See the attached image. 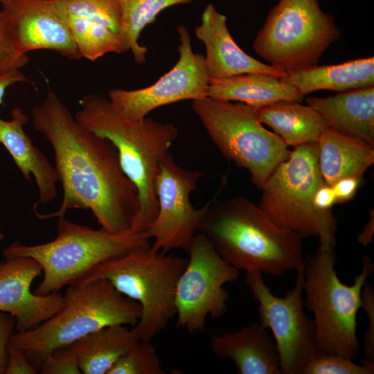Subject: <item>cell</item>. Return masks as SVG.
Here are the masks:
<instances>
[{"mask_svg": "<svg viewBox=\"0 0 374 374\" xmlns=\"http://www.w3.org/2000/svg\"><path fill=\"white\" fill-rule=\"evenodd\" d=\"M32 121L53 148L63 190L57 211L42 214L34 210L36 216L46 220L64 216L72 208L89 210L108 232L132 230L140 210L139 193L112 142L81 125L51 90L33 108Z\"/></svg>", "mask_w": 374, "mask_h": 374, "instance_id": "cell-1", "label": "cell"}, {"mask_svg": "<svg viewBox=\"0 0 374 374\" xmlns=\"http://www.w3.org/2000/svg\"><path fill=\"white\" fill-rule=\"evenodd\" d=\"M198 232L238 270L278 276L305 266L303 238L278 226L258 205L242 196L207 204Z\"/></svg>", "mask_w": 374, "mask_h": 374, "instance_id": "cell-2", "label": "cell"}, {"mask_svg": "<svg viewBox=\"0 0 374 374\" xmlns=\"http://www.w3.org/2000/svg\"><path fill=\"white\" fill-rule=\"evenodd\" d=\"M79 104L77 121L116 148L121 168L139 193L140 210L132 230L146 231L158 211L154 182L159 163L178 137L177 127L148 117L130 118L98 94L84 96Z\"/></svg>", "mask_w": 374, "mask_h": 374, "instance_id": "cell-3", "label": "cell"}, {"mask_svg": "<svg viewBox=\"0 0 374 374\" xmlns=\"http://www.w3.org/2000/svg\"><path fill=\"white\" fill-rule=\"evenodd\" d=\"M63 299L53 317L33 329L15 332L11 338L38 371L54 349L107 326H134L141 317L139 304L103 278L67 286Z\"/></svg>", "mask_w": 374, "mask_h": 374, "instance_id": "cell-4", "label": "cell"}, {"mask_svg": "<svg viewBox=\"0 0 374 374\" xmlns=\"http://www.w3.org/2000/svg\"><path fill=\"white\" fill-rule=\"evenodd\" d=\"M57 236L51 241L26 245L15 241L3 251L4 258L29 257L42 268L43 279L33 292L56 293L77 284L100 264L139 245L149 243L146 231L110 233L58 217Z\"/></svg>", "mask_w": 374, "mask_h": 374, "instance_id": "cell-5", "label": "cell"}, {"mask_svg": "<svg viewBox=\"0 0 374 374\" xmlns=\"http://www.w3.org/2000/svg\"><path fill=\"white\" fill-rule=\"evenodd\" d=\"M333 248L319 246L303 268L304 307L313 314L319 353L336 354L355 360L360 345L357 336V314L362 308V290L374 271L365 255L361 273L353 284L344 283L335 270Z\"/></svg>", "mask_w": 374, "mask_h": 374, "instance_id": "cell-6", "label": "cell"}, {"mask_svg": "<svg viewBox=\"0 0 374 374\" xmlns=\"http://www.w3.org/2000/svg\"><path fill=\"white\" fill-rule=\"evenodd\" d=\"M186 263L146 243L100 264L80 283L106 279L137 302L141 317L133 328L140 339L151 341L175 317L176 286Z\"/></svg>", "mask_w": 374, "mask_h": 374, "instance_id": "cell-7", "label": "cell"}, {"mask_svg": "<svg viewBox=\"0 0 374 374\" xmlns=\"http://www.w3.org/2000/svg\"><path fill=\"white\" fill-rule=\"evenodd\" d=\"M318 157L317 142L294 148L260 188L258 206L282 229L302 238L316 236L320 246L335 249L337 219L332 210H320L314 202L325 183Z\"/></svg>", "mask_w": 374, "mask_h": 374, "instance_id": "cell-8", "label": "cell"}, {"mask_svg": "<svg viewBox=\"0 0 374 374\" xmlns=\"http://www.w3.org/2000/svg\"><path fill=\"white\" fill-rule=\"evenodd\" d=\"M192 109L221 154L250 174L260 189L291 151L259 121L253 107L207 97L193 100Z\"/></svg>", "mask_w": 374, "mask_h": 374, "instance_id": "cell-9", "label": "cell"}, {"mask_svg": "<svg viewBox=\"0 0 374 374\" xmlns=\"http://www.w3.org/2000/svg\"><path fill=\"white\" fill-rule=\"evenodd\" d=\"M341 37L335 19L318 0H279L257 33L253 49L285 72L317 64Z\"/></svg>", "mask_w": 374, "mask_h": 374, "instance_id": "cell-10", "label": "cell"}, {"mask_svg": "<svg viewBox=\"0 0 374 374\" xmlns=\"http://www.w3.org/2000/svg\"><path fill=\"white\" fill-rule=\"evenodd\" d=\"M187 252L189 258L175 290L176 327L195 333L205 329L207 317L218 319L226 313L229 295L224 285L238 280L239 270L202 233L195 235Z\"/></svg>", "mask_w": 374, "mask_h": 374, "instance_id": "cell-11", "label": "cell"}, {"mask_svg": "<svg viewBox=\"0 0 374 374\" xmlns=\"http://www.w3.org/2000/svg\"><path fill=\"white\" fill-rule=\"evenodd\" d=\"M303 268L296 271L295 285L284 297L271 292L261 271L246 272L245 282L258 303L260 323L273 334L283 374H302L319 353L313 319L304 312Z\"/></svg>", "mask_w": 374, "mask_h": 374, "instance_id": "cell-12", "label": "cell"}, {"mask_svg": "<svg viewBox=\"0 0 374 374\" xmlns=\"http://www.w3.org/2000/svg\"><path fill=\"white\" fill-rule=\"evenodd\" d=\"M201 177L179 166L170 152L161 160L154 182L157 214L146 231L154 250L188 251L207 209V204L195 208L190 200Z\"/></svg>", "mask_w": 374, "mask_h": 374, "instance_id": "cell-13", "label": "cell"}, {"mask_svg": "<svg viewBox=\"0 0 374 374\" xmlns=\"http://www.w3.org/2000/svg\"><path fill=\"white\" fill-rule=\"evenodd\" d=\"M177 30L180 42L179 57L168 72L146 87L113 89L109 91V99L129 118L140 120L161 106L208 97L210 80L204 57L193 51L190 35L184 25L177 26Z\"/></svg>", "mask_w": 374, "mask_h": 374, "instance_id": "cell-14", "label": "cell"}, {"mask_svg": "<svg viewBox=\"0 0 374 374\" xmlns=\"http://www.w3.org/2000/svg\"><path fill=\"white\" fill-rule=\"evenodd\" d=\"M2 9L19 49H46L71 60L82 58L69 23L66 0H1Z\"/></svg>", "mask_w": 374, "mask_h": 374, "instance_id": "cell-15", "label": "cell"}, {"mask_svg": "<svg viewBox=\"0 0 374 374\" xmlns=\"http://www.w3.org/2000/svg\"><path fill=\"white\" fill-rule=\"evenodd\" d=\"M42 268L29 257L5 258L0 262V312L16 320V332L33 329L53 317L62 308L63 295H39L31 291Z\"/></svg>", "mask_w": 374, "mask_h": 374, "instance_id": "cell-16", "label": "cell"}, {"mask_svg": "<svg viewBox=\"0 0 374 374\" xmlns=\"http://www.w3.org/2000/svg\"><path fill=\"white\" fill-rule=\"evenodd\" d=\"M196 37L205 46L204 63L210 81L248 73H262L283 78L282 69L265 64L242 51L227 26L226 17L208 3L195 30Z\"/></svg>", "mask_w": 374, "mask_h": 374, "instance_id": "cell-17", "label": "cell"}, {"mask_svg": "<svg viewBox=\"0 0 374 374\" xmlns=\"http://www.w3.org/2000/svg\"><path fill=\"white\" fill-rule=\"evenodd\" d=\"M209 346L216 357L233 362L239 374H281L274 340L260 322L213 335Z\"/></svg>", "mask_w": 374, "mask_h": 374, "instance_id": "cell-18", "label": "cell"}, {"mask_svg": "<svg viewBox=\"0 0 374 374\" xmlns=\"http://www.w3.org/2000/svg\"><path fill=\"white\" fill-rule=\"evenodd\" d=\"M28 119L20 107L12 109L9 121L0 117V143L10 154L23 177L28 181L34 177L39 192L38 202L43 205L57 197L58 177L55 166L24 131Z\"/></svg>", "mask_w": 374, "mask_h": 374, "instance_id": "cell-19", "label": "cell"}, {"mask_svg": "<svg viewBox=\"0 0 374 374\" xmlns=\"http://www.w3.org/2000/svg\"><path fill=\"white\" fill-rule=\"evenodd\" d=\"M305 101L319 112L327 125L374 147V87L329 97H308Z\"/></svg>", "mask_w": 374, "mask_h": 374, "instance_id": "cell-20", "label": "cell"}, {"mask_svg": "<svg viewBox=\"0 0 374 374\" xmlns=\"http://www.w3.org/2000/svg\"><path fill=\"white\" fill-rule=\"evenodd\" d=\"M317 143L320 171L329 186L344 177H362L374 163V147L326 124Z\"/></svg>", "mask_w": 374, "mask_h": 374, "instance_id": "cell-21", "label": "cell"}, {"mask_svg": "<svg viewBox=\"0 0 374 374\" xmlns=\"http://www.w3.org/2000/svg\"><path fill=\"white\" fill-rule=\"evenodd\" d=\"M282 79L294 87L303 96L319 90L340 93L374 87V57L337 64H315L285 72Z\"/></svg>", "mask_w": 374, "mask_h": 374, "instance_id": "cell-22", "label": "cell"}, {"mask_svg": "<svg viewBox=\"0 0 374 374\" xmlns=\"http://www.w3.org/2000/svg\"><path fill=\"white\" fill-rule=\"evenodd\" d=\"M208 97L241 102L257 107L280 100L301 103L304 96L282 78L267 73H248L210 81Z\"/></svg>", "mask_w": 374, "mask_h": 374, "instance_id": "cell-23", "label": "cell"}, {"mask_svg": "<svg viewBox=\"0 0 374 374\" xmlns=\"http://www.w3.org/2000/svg\"><path fill=\"white\" fill-rule=\"evenodd\" d=\"M253 109L259 121L271 127L287 147L317 142L326 124L313 107L297 101L280 100Z\"/></svg>", "mask_w": 374, "mask_h": 374, "instance_id": "cell-24", "label": "cell"}, {"mask_svg": "<svg viewBox=\"0 0 374 374\" xmlns=\"http://www.w3.org/2000/svg\"><path fill=\"white\" fill-rule=\"evenodd\" d=\"M139 340L134 328L114 325L93 331L69 344L84 374H107Z\"/></svg>", "mask_w": 374, "mask_h": 374, "instance_id": "cell-25", "label": "cell"}, {"mask_svg": "<svg viewBox=\"0 0 374 374\" xmlns=\"http://www.w3.org/2000/svg\"><path fill=\"white\" fill-rule=\"evenodd\" d=\"M195 0H121V17L118 35L121 53L131 51L134 61L145 63L148 48L139 43L142 30L154 23L163 10Z\"/></svg>", "mask_w": 374, "mask_h": 374, "instance_id": "cell-26", "label": "cell"}, {"mask_svg": "<svg viewBox=\"0 0 374 374\" xmlns=\"http://www.w3.org/2000/svg\"><path fill=\"white\" fill-rule=\"evenodd\" d=\"M69 23L82 57L96 61L110 53H121L118 33L91 19L70 14Z\"/></svg>", "mask_w": 374, "mask_h": 374, "instance_id": "cell-27", "label": "cell"}, {"mask_svg": "<svg viewBox=\"0 0 374 374\" xmlns=\"http://www.w3.org/2000/svg\"><path fill=\"white\" fill-rule=\"evenodd\" d=\"M154 346L148 340H139L112 366L107 374H165Z\"/></svg>", "mask_w": 374, "mask_h": 374, "instance_id": "cell-28", "label": "cell"}, {"mask_svg": "<svg viewBox=\"0 0 374 374\" xmlns=\"http://www.w3.org/2000/svg\"><path fill=\"white\" fill-rule=\"evenodd\" d=\"M70 14L98 22L118 34L121 24V0H66Z\"/></svg>", "mask_w": 374, "mask_h": 374, "instance_id": "cell-29", "label": "cell"}, {"mask_svg": "<svg viewBox=\"0 0 374 374\" xmlns=\"http://www.w3.org/2000/svg\"><path fill=\"white\" fill-rule=\"evenodd\" d=\"M372 370L362 364L336 354L319 353L304 367L302 374H373Z\"/></svg>", "mask_w": 374, "mask_h": 374, "instance_id": "cell-30", "label": "cell"}, {"mask_svg": "<svg viewBox=\"0 0 374 374\" xmlns=\"http://www.w3.org/2000/svg\"><path fill=\"white\" fill-rule=\"evenodd\" d=\"M28 62V55L17 45L6 17L0 10V76L20 69Z\"/></svg>", "mask_w": 374, "mask_h": 374, "instance_id": "cell-31", "label": "cell"}, {"mask_svg": "<svg viewBox=\"0 0 374 374\" xmlns=\"http://www.w3.org/2000/svg\"><path fill=\"white\" fill-rule=\"evenodd\" d=\"M41 374H82L78 358L69 345L52 350L43 361Z\"/></svg>", "mask_w": 374, "mask_h": 374, "instance_id": "cell-32", "label": "cell"}, {"mask_svg": "<svg viewBox=\"0 0 374 374\" xmlns=\"http://www.w3.org/2000/svg\"><path fill=\"white\" fill-rule=\"evenodd\" d=\"M362 308L368 319L363 343L364 359L374 362V290L368 280L362 290Z\"/></svg>", "mask_w": 374, "mask_h": 374, "instance_id": "cell-33", "label": "cell"}, {"mask_svg": "<svg viewBox=\"0 0 374 374\" xmlns=\"http://www.w3.org/2000/svg\"><path fill=\"white\" fill-rule=\"evenodd\" d=\"M38 369L31 363L25 352L10 341L7 348L5 374H37Z\"/></svg>", "mask_w": 374, "mask_h": 374, "instance_id": "cell-34", "label": "cell"}, {"mask_svg": "<svg viewBox=\"0 0 374 374\" xmlns=\"http://www.w3.org/2000/svg\"><path fill=\"white\" fill-rule=\"evenodd\" d=\"M16 320L9 313L0 312V374H5L7 363V348L16 332Z\"/></svg>", "mask_w": 374, "mask_h": 374, "instance_id": "cell-35", "label": "cell"}, {"mask_svg": "<svg viewBox=\"0 0 374 374\" xmlns=\"http://www.w3.org/2000/svg\"><path fill=\"white\" fill-rule=\"evenodd\" d=\"M362 183V177H344L332 186L336 198V204H341L352 199L360 184Z\"/></svg>", "mask_w": 374, "mask_h": 374, "instance_id": "cell-36", "label": "cell"}, {"mask_svg": "<svg viewBox=\"0 0 374 374\" xmlns=\"http://www.w3.org/2000/svg\"><path fill=\"white\" fill-rule=\"evenodd\" d=\"M316 206L322 211L332 210L336 204V198L332 186L324 183L317 190L314 199Z\"/></svg>", "mask_w": 374, "mask_h": 374, "instance_id": "cell-37", "label": "cell"}, {"mask_svg": "<svg viewBox=\"0 0 374 374\" xmlns=\"http://www.w3.org/2000/svg\"><path fill=\"white\" fill-rule=\"evenodd\" d=\"M26 80L25 75L20 69L13 70L0 76V105L3 103V98L8 87L15 83Z\"/></svg>", "mask_w": 374, "mask_h": 374, "instance_id": "cell-38", "label": "cell"}, {"mask_svg": "<svg viewBox=\"0 0 374 374\" xmlns=\"http://www.w3.org/2000/svg\"><path fill=\"white\" fill-rule=\"evenodd\" d=\"M370 218L364 225L362 231L357 238L358 243L364 247L368 246L372 242L374 234V210L369 211Z\"/></svg>", "mask_w": 374, "mask_h": 374, "instance_id": "cell-39", "label": "cell"}, {"mask_svg": "<svg viewBox=\"0 0 374 374\" xmlns=\"http://www.w3.org/2000/svg\"><path fill=\"white\" fill-rule=\"evenodd\" d=\"M3 238H4V235L3 233L1 232V231L0 230V241L2 240Z\"/></svg>", "mask_w": 374, "mask_h": 374, "instance_id": "cell-40", "label": "cell"}, {"mask_svg": "<svg viewBox=\"0 0 374 374\" xmlns=\"http://www.w3.org/2000/svg\"><path fill=\"white\" fill-rule=\"evenodd\" d=\"M1 1V0H0Z\"/></svg>", "mask_w": 374, "mask_h": 374, "instance_id": "cell-41", "label": "cell"}]
</instances>
